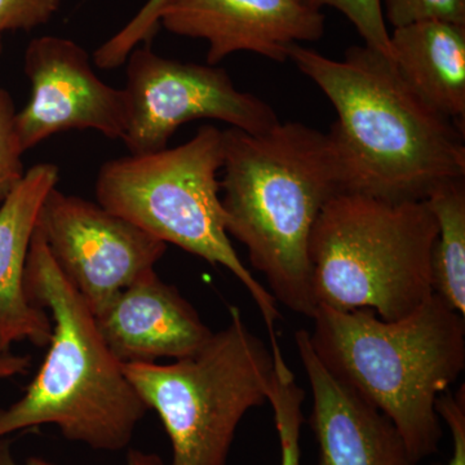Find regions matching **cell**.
I'll list each match as a JSON object with an SVG mask.
<instances>
[{"label": "cell", "mask_w": 465, "mask_h": 465, "mask_svg": "<svg viewBox=\"0 0 465 465\" xmlns=\"http://www.w3.org/2000/svg\"><path fill=\"white\" fill-rule=\"evenodd\" d=\"M0 465H54L41 458H29L25 463H18L14 458L9 446V440L0 439ZM127 465H164L163 460L157 454L130 450L127 457Z\"/></svg>", "instance_id": "obj_24"}, {"label": "cell", "mask_w": 465, "mask_h": 465, "mask_svg": "<svg viewBox=\"0 0 465 465\" xmlns=\"http://www.w3.org/2000/svg\"><path fill=\"white\" fill-rule=\"evenodd\" d=\"M436 411L451 433L452 454L446 465H465V385L457 393L440 394Z\"/></svg>", "instance_id": "obj_23"}, {"label": "cell", "mask_w": 465, "mask_h": 465, "mask_svg": "<svg viewBox=\"0 0 465 465\" xmlns=\"http://www.w3.org/2000/svg\"><path fill=\"white\" fill-rule=\"evenodd\" d=\"M60 5L61 0H0V34L45 25Z\"/></svg>", "instance_id": "obj_22"}, {"label": "cell", "mask_w": 465, "mask_h": 465, "mask_svg": "<svg viewBox=\"0 0 465 465\" xmlns=\"http://www.w3.org/2000/svg\"><path fill=\"white\" fill-rule=\"evenodd\" d=\"M29 356H18L11 351H0V381L25 375L30 369Z\"/></svg>", "instance_id": "obj_25"}, {"label": "cell", "mask_w": 465, "mask_h": 465, "mask_svg": "<svg viewBox=\"0 0 465 465\" xmlns=\"http://www.w3.org/2000/svg\"><path fill=\"white\" fill-rule=\"evenodd\" d=\"M166 0H148L136 16L115 35L100 45L94 61L100 69H115L124 65L131 52L140 45L152 41L161 25V12Z\"/></svg>", "instance_id": "obj_18"}, {"label": "cell", "mask_w": 465, "mask_h": 465, "mask_svg": "<svg viewBox=\"0 0 465 465\" xmlns=\"http://www.w3.org/2000/svg\"><path fill=\"white\" fill-rule=\"evenodd\" d=\"M48 251L94 316L154 269L167 244L99 203L52 189L39 213Z\"/></svg>", "instance_id": "obj_9"}, {"label": "cell", "mask_w": 465, "mask_h": 465, "mask_svg": "<svg viewBox=\"0 0 465 465\" xmlns=\"http://www.w3.org/2000/svg\"><path fill=\"white\" fill-rule=\"evenodd\" d=\"M436 237L427 201L333 195L309 243L316 308L371 309L384 321L410 316L434 293Z\"/></svg>", "instance_id": "obj_5"}, {"label": "cell", "mask_w": 465, "mask_h": 465, "mask_svg": "<svg viewBox=\"0 0 465 465\" xmlns=\"http://www.w3.org/2000/svg\"><path fill=\"white\" fill-rule=\"evenodd\" d=\"M268 403L273 409L275 427L281 445V465L300 464V430L304 391L296 381L282 354H275Z\"/></svg>", "instance_id": "obj_17"}, {"label": "cell", "mask_w": 465, "mask_h": 465, "mask_svg": "<svg viewBox=\"0 0 465 465\" xmlns=\"http://www.w3.org/2000/svg\"><path fill=\"white\" fill-rule=\"evenodd\" d=\"M223 164L224 134L204 124L176 148L104 163L94 185L97 203L164 243L228 269L249 291L275 347L277 300L243 265L226 232L219 180Z\"/></svg>", "instance_id": "obj_6"}, {"label": "cell", "mask_w": 465, "mask_h": 465, "mask_svg": "<svg viewBox=\"0 0 465 465\" xmlns=\"http://www.w3.org/2000/svg\"><path fill=\"white\" fill-rule=\"evenodd\" d=\"M24 289L33 305L51 312L50 348L24 396L0 409V439L56 425L66 440L91 449L127 448L149 407L104 341L91 309L61 273L38 224Z\"/></svg>", "instance_id": "obj_4"}, {"label": "cell", "mask_w": 465, "mask_h": 465, "mask_svg": "<svg viewBox=\"0 0 465 465\" xmlns=\"http://www.w3.org/2000/svg\"><path fill=\"white\" fill-rule=\"evenodd\" d=\"M223 134L226 232L246 247L277 302L311 318L312 232L327 202L344 192L331 139L299 122H278L262 134L232 127Z\"/></svg>", "instance_id": "obj_2"}, {"label": "cell", "mask_w": 465, "mask_h": 465, "mask_svg": "<svg viewBox=\"0 0 465 465\" xmlns=\"http://www.w3.org/2000/svg\"><path fill=\"white\" fill-rule=\"evenodd\" d=\"M324 23L304 0H166L161 12L167 32L207 42L213 66L237 52L286 63L293 45L322 38Z\"/></svg>", "instance_id": "obj_11"}, {"label": "cell", "mask_w": 465, "mask_h": 465, "mask_svg": "<svg viewBox=\"0 0 465 465\" xmlns=\"http://www.w3.org/2000/svg\"><path fill=\"white\" fill-rule=\"evenodd\" d=\"M289 58L338 114L329 136L344 192L427 201L440 186L463 182L465 130L428 105L390 57L353 45L333 60L293 45Z\"/></svg>", "instance_id": "obj_1"}, {"label": "cell", "mask_w": 465, "mask_h": 465, "mask_svg": "<svg viewBox=\"0 0 465 465\" xmlns=\"http://www.w3.org/2000/svg\"><path fill=\"white\" fill-rule=\"evenodd\" d=\"M229 323L192 356L159 363H125L124 371L173 445L171 465H226L235 432L250 411L268 403L271 347L229 309Z\"/></svg>", "instance_id": "obj_7"}, {"label": "cell", "mask_w": 465, "mask_h": 465, "mask_svg": "<svg viewBox=\"0 0 465 465\" xmlns=\"http://www.w3.org/2000/svg\"><path fill=\"white\" fill-rule=\"evenodd\" d=\"M437 223L432 253L433 292L465 317V186H440L427 200Z\"/></svg>", "instance_id": "obj_16"}, {"label": "cell", "mask_w": 465, "mask_h": 465, "mask_svg": "<svg viewBox=\"0 0 465 465\" xmlns=\"http://www.w3.org/2000/svg\"><path fill=\"white\" fill-rule=\"evenodd\" d=\"M58 176L56 164H35L0 204V351L23 341L47 347L51 341V317L27 299L24 274L39 213Z\"/></svg>", "instance_id": "obj_14"}, {"label": "cell", "mask_w": 465, "mask_h": 465, "mask_svg": "<svg viewBox=\"0 0 465 465\" xmlns=\"http://www.w3.org/2000/svg\"><path fill=\"white\" fill-rule=\"evenodd\" d=\"M309 341L330 374L387 416L418 463L439 451L440 394L465 369V317L433 293L399 321L317 307Z\"/></svg>", "instance_id": "obj_3"}, {"label": "cell", "mask_w": 465, "mask_h": 465, "mask_svg": "<svg viewBox=\"0 0 465 465\" xmlns=\"http://www.w3.org/2000/svg\"><path fill=\"white\" fill-rule=\"evenodd\" d=\"M295 344L313 399L311 427L321 465H419L390 419L330 374L307 330L295 332Z\"/></svg>", "instance_id": "obj_13"}, {"label": "cell", "mask_w": 465, "mask_h": 465, "mask_svg": "<svg viewBox=\"0 0 465 465\" xmlns=\"http://www.w3.org/2000/svg\"><path fill=\"white\" fill-rule=\"evenodd\" d=\"M391 60L428 105L465 130V25L421 21L397 27Z\"/></svg>", "instance_id": "obj_15"}, {"label": "cell", "mask_w": 465, "mask_h": 465, "mask_svg": "<svg viewBox=\"0 0 465 465\" xmlns=\"http://www.w3.org/2000/svg\"><path fill=\"white\" fill-rule=\"evenodd\" d=\"M24 72L32 90L25 108L16 113V130L25 152L69 130H94L109 139H124L127 94L97 76L78 43L54 35L33 39Z\"/></svg>", "instance_id": "obj_10"}, {"label": "cell", "mask_w": 465, "mask_h": 465, "mask_svg": "<svg viewBox=\"0 0 465 465\" xmlns=\"http://www.w3.org/2000/svg\"><path fill=\"white\" fill-rule=\"evenodd\" d=\"M128 124L124 142L130 154L167 148L177 128L213 119L249 134H262L280 122L265 101L232 84L222 67L183 63L136 47L125 60Z\"/></svg>", "instance_id": "obj_8"}, {"label": "cell", "mask_w": 465, "mask_h": 465, "mask_svg": "<svg viewBox=\"0 0 465 465\" xmlns=\"http://www.w3.org/2000/svg\"><path fill=\"white\" fill-rule=\"evenodd\" d=\"M94 320L124 365L189 357L213 335L191 302L154 269L122 290Z\"/></svg>", "instance_id": "obj_12"}, {"label": "cell", "mask_w": 465, "mask_h": 465, "mask_svg": "<svg viewBox=\"0 0 465 465\" xmlns=\"http://www.w3.org/2000/svg\"><path fill=\"white\" fill-rule=\"evenodd\" d=\"M16 108L7 91L0 88V204L21 182L24 150L16 130Z\"/></svg>", "instance_id": "obj_20"}, {"label": "cell", "mask_w": 465, "mask_h": 465, "mask_svg": "<svg viewBox=\"0 0 465 465\" xmlns=\"http://www.w3.org/2000/svg\"><path fill=\"white\" fill-rule=\"evenodd\" d=\"M3 51V42H2V34H0V54H2Z\"/></svg>", "instance_id": "obj_26"}, {"label": "cell", "mask_w": 465, "mask_h": 465, "mask_svg": "<svg viewBox=\"0 0 465 465\" xmlns=\"http://www.w3.org/2000/svg\"><path fill=\"white\" fill-rule=\"evenodd\" d=\"M312 7H331L351 21L365 45L391 58V33L382 14L381 0H304Z\"/></svg>", "instance_id": "obj_19"}, {"label": "cell", "mask_w": 465, "mask_h": 465, "mask_svg": "<svg viewBox=\"0 0 465 465\" xmlns=\"http://www.w3.org/2000/svg\"><path fill=\"white\" fill-rule=\"evenodd\" d=\"M381 5L385 23L393 29L421 21L465 25V0H381Z\"/></svg>", "instance_id": "obj_21"}]
</instances>
